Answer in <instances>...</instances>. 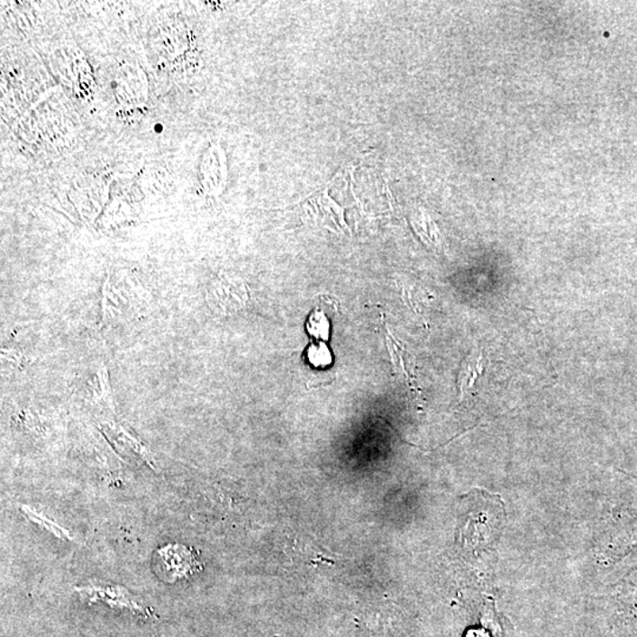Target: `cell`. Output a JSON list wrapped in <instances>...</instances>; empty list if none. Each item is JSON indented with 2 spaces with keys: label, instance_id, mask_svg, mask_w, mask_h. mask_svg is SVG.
Returning a JSON list of instances; mask_svg holds the SVG:
<instances>
[{
  "label": "cell",
  "instance_id": "1",
  "mask_svg": "<svg viewBox=\"0 0 637 637\" xmlns=\"http://www.w3.org/2000/svg\"><path fill=\"white\" fill-rule=\"evenodd\" d=\"M250 299V288L241 278L223 276L207 288V303L217 315L236 314L245 310Z\"/></svg>",
  "mask_w": 637,
  "mask_h": 637
},
{
  "label": "cell",
  "instance_id": "4",
  "mask_svg": "<svg viewBox=\"0 0 637 637\" xmlns=\"http://www.w3.org/2000/svg\"><path fill=\"white\" fill-rule=\"evenodd\" d=\"M387 349L390 352L393 368L396 372L404 377L407 383H412L414 380V366L410 359V354L404 349L395 337H392L391 332L387 335Z\"/></svg>",
  "mask_w": 637,
  "mask_h": 637
},
{
  "label": "cell",
  "instance_id": "8",
  "mask_svg": "<svg viewBox=\"0 0 637 637\" xmlns=\"http://www.w3.org/2000/svg\"><path fill=\"white\" fill-rule=\"evenodd\" d=\"M155 131L162 132V127H161V125H158V127H155Z\"/></svg>",
  "mask_w": 637,
  "mask_h": 637
},
{
  "label": "cell",
  "instance_id": "5",
  "mask_svg": "<svg viewBox=\"0 0 637 637\" xmlns=\"http://www.w3.org/2000/svg\"><path fill=\"white\" fill-rule=\"evenodd\" d=\"M414 227L417 231L421 238L424 240L427 245L433 247H441V241L440 239V232L436 227V224L432 223V220L429 216H426L424 213L422 214L418 219L414 220Z\"/></svg>",
  "mask_w": 637,
  "mask_h": 637
},
{
  "label": "cell",
  "instance_id": "3",
  "mask_svg": "<svg viewBox=\"0 0 637 637\" xmlns=\"http://www.w3.org/2000/svg\"><path fill=\"white\" fill-rule=\"evenodd\" d=\"M484 369V356L482 350H472L461 362L458 375V387L463 398L468 391L475 387L476 380L482 375Z\"/></svg>",
  "mask_w": 637,
  "mask_h": 637
},
{
  "label": "cell",
  "instance_id": "2",
  "mask_svg": "<svg viewBox=\"0 0 637 637\" xmlns=\"http://www.w3.org/2000/svg\"><path fill=\"white\" fill-rule=\"evenodd\" d=\"M159 574L167 581L183 578L196 570V559L185 548H164L159 551Z\"/></svg>",
  "mask_w": 637,
  "mask_h": 637
},
{
  "label": "cell",
  "instance_id": "6",
  "mask_svg": "<svg viewBox=\"0 0 637 637\" xmlns=\"http://www.w3.org/2000/svg\"><path fill=\"white\" fill-rule=\"evenodd\" d=\"M307 331L315 338H328V322L325 315L322 312L316 311L311 315L308 322Z\"/></svg>",
  "mask_w": 637,
  "mask_h": 637
},
{
  "label": "cell",
  "instance_id": "7",
  "mask_svg": "<svg viewBox=\"0 0 637 637\" xmlns=\"http://www.w3.org/2000/svg\"><path fill=\"white\" fill-rule=\"evenodd\" d=\"M308 359L311 364L315 366H326L331 362V353L328 350L325 343L320 342L319 345H313L308 350Z\"/></svg>",
  "mask_w": 637,
  "mask_h": 637
}]
</instances>
